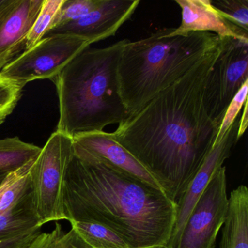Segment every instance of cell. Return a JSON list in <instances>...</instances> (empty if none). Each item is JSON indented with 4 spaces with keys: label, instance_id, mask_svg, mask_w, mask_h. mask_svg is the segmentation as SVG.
I'll use <instances>...</instances> for the list:
<instances>
[{
    "label": "cell",
    "instance_id": "obj_1",
    "mask_svg": "<svg viewBox=\"0 0 248 248\" xmlns=\"http://www.w3.org/2000/svg\"><path fill=\"white\" fill-rule=\"evenodd\" d=\"M220 50V40L181 79L111 133L175 203L213 149L220 127L204 103L206 82Z\"/></svg>",
    "mask_w": 248,
    "mask_h": 248
},
{
    "label": "cell",
    "instance_id": "obj_29",
    "mask_svg": "<svg viewBox=\"0 0 248 248\" xmlns=\"http://www.w3.org/2000/svg\"><path fill=\"white\" fill-rule=\"evenodd\" d=\"M167 248L165 246H162V247H157V248Z\"/></svg>",
    "mask_w": 248,
    "mask_h": 248
},
{
    "label": "cell",
    "instance_id": "obj_23",
    "mask_svg": "<svg viewBox=\"0 0 248 248\" xmlns=\"http://www.w3.org/2000/svg\"><path fill=\"white\" fill-rule=\"evenodd\" d=\"M248 81H247L238 91L237 93L234 95L233 99L229 104V107L226 108L224 117L222 120L221 124L219 127L218 132H217L213 146L221 140L225 133L227 132L229 127L232 125L236 119L237 118L239 113L240 112L241 109L244 107V104L248 101Z\"/></svg>",
    "mask_w": 248,
    "mask_h": 248
},
{
    "label": "cell",
    "instance_id": "obj_9",
    "mask_svg": "<svg viewBox=\"0 0 248 248\" xmlns=\"http://www.w3.org/2000/svg\"><path fill=\"white\" fill-rule=\"evenodd\" d=\"M72 138L75 156L78 159L105 164L154 188L162 190L144 167L114 140L111 133L104 130L87 132Z\"/></svg>",
    "mask_w": 248,
    "mask_h": 248
},
{
    "label": "cell",
    "instance_id": "obj_15",
    "mask_svg": "<svg viewBox=\"0 0 248 248\" xmlns=\"http://www.w3.org/2000/svg\"><path fill=\"white\" fill-rule=\"evenodd\" d=\"M40 227L31 187L18 202L0 213V241L38 232Z\"/></svg>",
    "mask_w": 248,
    "mask_h": 248
},
{
    "label": "cell",
    "instance_id": "obj_21",
    "mask_svg": "<svg viewBox=\"0 0 248 248\" xmlns=\"http://www.w3.org/2000/svg\"><path fill=\"white\" fill-rule=\"evenodd\" d=\"M26 85L0 74V126L14 112Z\"/></svg>",
    "mask_w": 248,
    "mask_h": 248
},
{
    "label": "cell",
    "instance_id": "obj_13",
    "mask_svg": "<svg viewBox=\"0 0 248 248\" xmlns=\"http://www.w3.org/2000/svg\"><path fill=\"white\" fill-rule=\"evenodd\" d=\"M181 9V24L175 28V34L210 32L218 37L248 40L244 31L223 18L210 3V0H175Z\"/></svg>",
    "mask_w": 248,
    "mask_h": 248
},
{
    "label": "cell",
    "instance_id": "obj_2",
    "mask_svg": "<svg viewBox=\"0 0 248 248\" xmlns=\"http://www.w3.org/2000/svg\"><path fill=\"white\" fill-rule=\"evenodd\" d=\"M63 204L68 221L99 223L130 248L166 246L176 218V203L162 190L75 156L66 174Z\"/></svg>",
    "mask_w": 248,
    "mask_h": 248
},
{
    "label": "cell",
    "instance_id": "obj_27",
    "mask_svg": "<svg viewBox=\"0 0 248 248\" xmlns=\"http://www.w3.org/2000/svg\"><path fill=\"white\" fill-rule=\"evenodd\" d=\"M243 111H242V115L239 119V128L237 132V139L239 140L241 137L243 136L245 130L248 125V101L244 104Z\"/></svg>",
    "mask_w": 248,
    "mask_h": 248
},
{
    "label": "cell",
    "instance_id": "obj_4",
    "mask_svg": "<svg viewBox=\"0 0 248 248\" xmlns=\"http://www.w3.org/2000/svg\"><path fill=\"white\" fill-rule=\"evenodd\" d=\"M164 28L137 41L127 40L118 66L120 93L128 116L181 79L220 44L210 32L175 34Z\"/></svg>",
    "mask_w": 248,
    "mask_h": 248
},
{
    "label": "cell",
    "instance_id": "obj_10",
    "mask_svg": "<svg viewBox=\"0 0 248 248\" xmlns=\"http://www.w3.org/2000/svg\"><path fill=\"white\" fill-rule=\"evenodd\" d=\"M239 123V118L237 117L221 140L213 146L184 194L177 200L176 218L170 238L165 246L167 248H177L183 229L197 200L201 197L216 171L223 167L225 161L231 156L232 149L239 140L237 139Z\"/></svg>",
    "mask_w": 248,
    "mask_h": 248
},
{
    "label": "cell",
    "instance_id": "obj_7",
    "mask_svg": "<svg viewBox=\"0 0 248 248\" xmlns=\"http://www.w3.org/2000/svg\"><path fill=\"white\" fill-rule=\"evenodd\" d=\"M219 38L220 53L206 82L204 103L209 117L220 125L231 101L248 81V40Z\"/></svg>",
    "mask_w": 248,
    "mask_h": 248
},
{
    "label": "cell",
    "instance_id": "obj_6",
    "mask_svg": "<svg viewBox=\"0 0 248 248\" xmlns=\"http://www.w3.org/2000/svg\"><path fill=\"white\" fill-rule=\"evenodd\" d=\"M91 47L88 40L72 34H54L24 50L0 74L27 85L37 79L53 80L83 50Z\"/></svg>",
    "mask_w": 248,
    "mask_h": 248
},
{
    "label": "cell",
    "instance_id": "obj_28",
    "mask_svg": "<svg viewBox=\"0 0 248 248\" xmlns=\"http://www.w3.org/2000/svg\"><path fill=\"white\" fill-rule=\"evenodd\" d=\"M11 172H12V171L5 170L0 169V185L3 182L4 180L5 179L8 173Z\"/></svg>",
    "mask_w": 248,
    "mask_h": 248
},
{
    "label": "cell",
    "instance_id": "obj_20",
    "mask_svg": "<svg viewBox=\"0 0 248 248\" xmlns=\"http://www.w3.org/2000/svg\"><path fill=\"white\" fill-rule=\"evenodd\" d=\"M101 0H64L58 12L50 31L77 21L93 11Z\"/></svg>",
    "mask_w": 248,
    "mask_h": 248
},
{
    "label": "cell",
    "instance_id": "obj_17",
    "mask_svg": "<svg viewBox=\"0 0 248 248\" xmlns=\"http://www.w3.org/2000/svg\"><path fill=\"white\" fill-rule=\"evenodd\" d=\"M36 158L9 172L0 185V213L18 202L31 188L30 172Z\"/></svg>",
    "mask_w": 248,
    "mask_h": 248
},
{
    "label": "cell",
    "instance_id": "obj_19",
    "mask_svg": "<svg viewBox=\"0 0 248 248\" xmlns=\"http://www.w3.org/2000/svg\"><path fill=\"white\" fill-rule=\"evenodd\" d=\"M63 2L64 0H43L38 16L26 39L25 50L34 47L48 34Z\"/></svg>",
    "mask_w": 248,
    "mask_h": 248
},
{
    "label": "cell",
    "instance_id": "obj_26",
    "mask_svg": "<svg viewBox=\"0 0 248 248\" xmlns=\"http://www.w3.org/2000/svg\"><path fill=\"white\" fill-rule=\"evenodd\" d=\"M52 236V232H40L27 248H44Z\"/></svg>",
    "mask_w": 248,
    "mask_h": 248
},
{
    "label": "cell",
    "instance_id": "obj_5",
    "mask_svg": "<svg viewBox=\"0 0 248 248\" xmlns=\"http://www.w3.org/2000/svg\"><path fill=\"white\" fill-rule=\"evenodd\" d=\"M74 156L73 138L56 130L30 170V184L41 226L66 220L63 204L65 178Z\"/></svg>",
    "mask_w": 248,
    "mask_h": 248
},
{
    "label": "cell",
    "instance_id": "obj_8",
    "mask_svg": "<svg viewBox=\"0 0 248 248\" xmlns=\"http://www.w3.org/2000/svg\"><path fill=\"white\" fill-rule=\"evenodd\" d=\"M226 167L216 171L197 200L183 229L177 248H215L229 207Z\"/></svg>",
    "mask_w": 248,
    "mask_h": 248
},
{
    "label": "cell",
    "instance_id": "obj_18",
    "mask_svg": "<svg viewBox=\"0 0 248 248\" xmlns=\"http://www.w3.org/2000/svg\"><path fill=\"white\" fill-rule=\"evenodd\" d=\"M84 241L92 248H130L123 237L99 223L88 221H71Z\"/></svg>",
    "mask_w": 248,
    "mask_h": 248
},
{
    "label": "cell",
    "instance_id": "obj_11",
    "mask_svg": "<svg viewBox=\"0 0 248 248\" xmlns=\"http://www.w3.org/2000/svg\"><path fill=\"white\" fill-rule=\"evenodd\" d=\"M43 0H0V72L25 50Z\"/></svg>",
    "mask_w": 248,
    "mask_h": 248
},
{
    "label": "cell",
    "instance_id": "obj_25",
    "mask_svg": "<svg viewBox=\"0 0 248 248\" xmlns=\"http://www.w3.org/2000/svg\"><path fill=\"white\" fill-rule=\"evenodd\" d=\"M40 232L38 231L13 239L0 241V248H27Z\"/></svg>",
    "mask_w": 248,
    "mask_h": 248
},
{
    "label": "cell",
    "instance_id": "obj_3",
    "mask_svg": "<svg viewBox=\"0 0 248 248\" xmlns=\"http://www.w3.org/2000/svg\"><path fill=\"white\" fill-rule=\"evenodd\" d=\"M127 41L103 48L88 47L52 80L59 98L56 131L72 137L103 131L128 117L118 78L119 62Z\"/></svg>",
    "mask_w": 248,
    "mask_h": 248
},
{
    "label": "cell",
    "instance_id": "obj_16",
    "mask_svg": "<svg viewBox=\"0 0 248 248\" xmlns=\"http://www.w3.org/2000/svg\"><path fill=\"white\" fill-rule=\"evenodd\" d=\"M42 148L18 136L0 139V169L14 171L35 159Z\"/></svg>",
    "mask_w": 248,
    "mask_h": 248
},
{
    "label": "cell",
    "instance_id": "obj_24",
    "mask_svg": "<svg viewBox=\"0 0 248 248\" xmlns=\"http://www.w3.org/2000/svg\"><path fill=\"white\" fill-rule=\"evenodd\" d=\"M52 236L44 248H92L74 229L63 231L62 224L56 223L51 231Z\"/></svg>",
    "mask_w": 248,
    "mask_h": 248
},
{
    "label": "cell",
    "instance_id": "obj_12",
    "mask_svg": "<svg viewBox=\"0 0 248 248\" xmlns=\"http://www.w3.org/2000/svg\"><path fill=\"white\" fill-rule=\"evenodd\" d=\"M140 0H101L99 5L85 16L50 31L46 35L72 34L83 37L90 44L115 35L131 18Z\"/></svg>",
    "mask_w": 248,
    "mask_h": 248
},
{
    "label": "cell",
    "instance_id": "obj_14",
    "mask_svg": "<svg viewBox=\"0 0 248 248\" xmlns=\"http://www.w3.org/2000/svg\"><path fill=\"white\" fill-rule=\"evenodd\" d=\"M220 248H248V189L240 185L231 193Z\"/></svg>",
    "mask_w": 248,
    "mask_h": 248
},
{
    "label": "cell",
    "instance_id": "obj_22",
    "mask_svg": "<svg viewBox=\"0 0 248 248\" xmlns=\"http://www.w3.org/2000/svg\"><path fill=\"white\" fill-rule=\"evenodd\" d=\"M210 3L223 18L248 32V0H210Z\"/></svg>",
    "mask_w": 248,
    "mask_h": 248
}]
</instances>
